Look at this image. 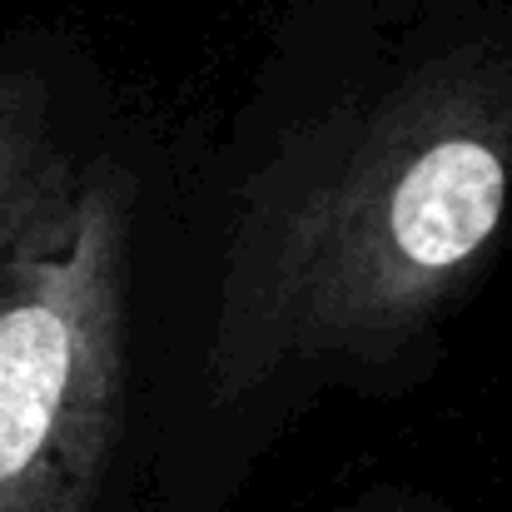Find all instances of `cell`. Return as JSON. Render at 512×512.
I'll return each mask as SVG.
<instances>
[{
    "instance_id": "1",
    "label": "cell",
    "mask_w": 512,
    "mask_h": 512,
    "mask_svg": "<svg viewBox=\"0 0 512 512\" xmlns=\"http://www.w3.org/2000/svg\"><path fill=\"white\" fill-rule=\"evenodd\" d=\"M512 199V65L448 55L299 135L244 194L209 398L383 363L483 264Z\"/></svg>"
},
{
    "instance_id": "2",
    "label": "cell",
    "mask_w": 512,
    "mask_h": 512,
    "mask_svg": "<svg viewBox=\"0 0 512 512\" xmlns=\"http://www.w3.org/2000/svg\"><path fill=\"white\" fill-rule=\"evenodd\" d=\"M130 189L80 179L0 264V512H90L125 393Z\"/></svg>"
},
{
    "instance_id": "3",
    "label": "cell",
    "mask_w": 512,
    "mask_h": 512,
    "mask_svg": "<svg viewBox=\"0 0 512 512\" xmlns=\"http://www.w3.org/2000/svg\"><path fill=\"white\" fill-rule=\"evenodd\" d=\"M75 174L40 75H0V264L65 214Z\"/></svg>"
},
{
    "instance_id": "4",
    "label": "cell",
    "mask_w": 512,
    "mask_h": 512,
    "mask_svg": "<svg viewBox=\"0 0 512 512\" xmlns=\"http://www.w3.org/2000/svg\"><path fill=\"white\" fill-rule=\"evenodd\" d=\"M348 512H408V508H398V503H368V508H348Z\"/></svg>"
}]
</instances>
